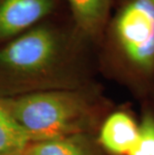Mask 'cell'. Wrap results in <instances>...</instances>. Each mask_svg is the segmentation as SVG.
<instances>
[{"instance_id":"cell-8","label":"cell","mask_w":154,"mask_h":155,"mask_svg":"<svg viewBox=\"0 0 154 155\" xmlns=\"http://www.w3.org/2000/svg\"><path fill=\"white\" fill-rule=\"evenodd\" d=\"M31 141L0 102V155H23Z\"/></svg>"},{"instance_id":"cell-6","label":"cell","mask_w":154,"mask_h":155,"mask_svg":"<svg viewBox=\"0 0 154 155\" xmlns=\"http://www.w3.org/2000/svg\"><path fill=\"white\" fill-rule=\"evenodd\" d=\"M71 21L88 41L98 45L111 16L114 0H64Z\"/></svg>"},{"instance_id":"cell-10","label":"cell","mask_w":154,"mask_h":155,"mask_svg":"<svg viewBox=\"0 0 154 155\" xmlns=\"http://www.w3.org/2000/svg\"><path fill=\"white\" fill-rule=\"evenodd\" d=\"M149 99H151V101H152V104H153V108H154V91H153V93L151 94V96H150Z\"/></svg>"},{"instance_id":"cell-7","label":"cell","mask_w":154,"mask_h":155,"mask_svg":"<svg viewBox=\"0 0 154 155\" xmlns=\"http://www.w3.org/2000/svg\"><path fill=\"white\" fill-rule=\"evenodd\" d=\"M23 155H107L96 134H76L52 139L31 141Z\"/></svg>"},{"instance_id":"cell-2","label":"cell","mask_w":154,"mask_h":155,"mask_svg":"<svg viewBox=\"0 0 154 155\" xmlns=\"http://www.w3.org/2000/svg\"><path fill=\"white\" fill-rule=\"evenodd\" d=\"M101 39L98 61L106 76L149 99L154 91V4L151 0H114Z\"/></svg>"},{"instance_id":"cell-3","label":"cell","mask_w":154,"mask_h":155,"mask_svg":"<svg viewBox=\"0 0 154 155\" xmlns=\"http://www.w3.org/2000/svg\"><path fill=\"white\" fill-rule=\"evenodd\" d=\"M3 107L32 141L97 134L110 107L96 84L15 97H0Z\"/></svg>"},{"instance_id":"cell-4","label":"cell","mask_w":154,"mask_h":155,"mask_svg":"<svg viewBox=\"0 0 154 155\" xmlns=\"http://www.w3.org/2000/svg\"><path fill=\"white\" fill-rule=\"evenodd\" d=\"M64 0H0V44L54 17Z\"/></svg>"},{"instance_id":"cell-1","label":"cell","mask_w":154,"mask_h":155,"mask_svg":"<svg viewBox=\"0 0 154 155\" xmlns=\"http://www.w3.org/2000/svg\"><path fill=\"white\" fill-rule=\"evenodd\" d=\"M91 44L72 21L53 17L0 44V97L94 84L88 57Z\"/></svg>"},{"instance_id":"cell-9","label":"cell","mask_w":154,"mask_h":155,"mask_svg":"<svg viewBox=\"0 0 154 155\" xmlns=\"http://www.w3.org/2000/svg\"><path fill=\"white\" fill-rule=\"evenodd\" d=\"M128 155H154V112L145 109L139 123V133Z\"/></svg>"},{"instance_id":"cell-11","label":"cell","mask_w":154,"mask_h":155,"mask_svg":"<svg viewBox=\"0 0 154 155\" xmlns=\"http://www.w3.org/2000/svg\"><path fill=\"white\" fill-rule=\"evenodd\" d=\"M151 1H152V2H153V4H154V0H151Z\"/></svg>"},{"instance_id":"cell-5","label":"cell","mask_w":154,"mask_h":155,"mask_svg":"<svg viewBox=\"0 0 154 155\" xmlns=\"http://www.w3.org/2000/svg\"><path fill=\"white\" fill-rule=\"evenodd\" d=\"M139 133V123L129 111L110 112L101 123L96 138L107 155H128Z\"/></svg>"}]
</instances>
